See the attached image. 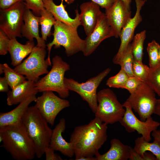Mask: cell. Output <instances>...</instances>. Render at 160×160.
Listing matches in <instances>:
<instances>
[{
    "label": "cell",
    "mask_w": 160,
    "mask_h": 160,
    "mask_svg": "<svg viewBox=\"0 0 160 160\" xmlns=\"http://www.w3.org/2000/svg\"><path fill=\"white\" fill-rule=\"evenodd\" d=\"M107 124L96 117L87 124L76 127L70 140L75 159L95 156L107 140Z\"/></svg>",
    "instance_id": "1"
},
{
    "label": "cell",
    "mask_w": 160,
    "mask_h": 160,
    "mask_svg": "<svg viewBox=\"0 0 160 160\" xmlns=\"http://www.w3.org/2000/svg\"><path fill=\"white\" fill-rule=\"evenodd\" d=\"M0 142L16 160H30L36 156L33 143L22 121L0 127Z\"/></svg>",
    "instance_id": "2"
},
{
    "label": "cell",
    "mask_w": 160,
    "mask_h": 160,
    "mask_svg": "<svg viewBox=\"0 0 160 160\" xmlns=\"http://www.w3.org/2000/svg\"><path fill=\"white\" fill-rule=\"evenodd\" d=\"M22 121L33 143L36 156L41 158L49 146L52 130L35 105L28 107Z\"/></svg>",
    "instance_id": "3"
},
{
    "label": "cell",
    "mask_w": 160,
    "mask_h": 160,
    "mask_svg": "<svg viewBox=\"0 0 160 160\" xmlns=\"http://www.w3.org/2000/svg\"><path fill=\"white\" fill-rule=\"evenodd\" d=\"M53 26V39L46 45L48 55L46 60L49 66L52 65L50 54L53 46L55 49L63 47L67 56L69 57L79 52H83L85 45V40L79 36L77 29L57 20Z\"/></svg>",
    "instance_id": "4"
},
{
    "label": "cell",
    "mask_w": 160,
    "mask_h": 160,
    "mask_svg": "<svg viewBox=\"0 0 160 160\" xmlns=\"http://www.w3.org/2000/svg\"><path fill=\"white\" fill-rule=\"evenodd\" d=\"M52 67L46 75L35 82L38 92L52 91L57 92L60 97L65 99L69 95V90L65 87L64 75L70 69L69 65L61 57L56 55L52 60Z\"/></svg>",
    "instance_id": "5"
},
{
    "label": "cell",
    "mask_w": 160,
    "mask_h": 160,
    "mask_svg": "<svg viewBox=\"0 0 160 160\" xmlns=\"http://www.w3.org/2000/svg\"><path fill=\"white\" fill-rule=\"evenodd\" d=\"M97 97L95 117L107 124L119 122L124 115L125 109L114 92L109 88L104 89L97 93Z\"/></svg>",
    "instance_id": "6"
},
{
    "label": "cell",
    "mask_w": 160,
    "mask_h": 160,
    "mask_svg": "<svg viewBox=\"0 0 160 160\" xmlns=\"http://www.w3.org/2000/svg\"><path fill=\"white\" fill-rule=\"evenodd\" d=\"M111 71V69L108 68L95 76L82 83H79L71 78L65 77L64 84L69 91L76 92L84 100L87 102L92 112L95 113L98 105L97 89Z\"/></svg>",
    "instance_id": "7"
},
{
    "label": "cell",
    "mask_w": 160,
    "mask_h": 160,
    "mask_svg": "<svg viewBox=\"0 0 160 160\" xmlns=\"http://www.w3.org/2000/svg\"><path fill=\"white\" fill-rule=\"evenodd\" d=\"M155 94L146 82H143L125 102L137 113L140 120L145 121L154 113L157 100Z\"/></svg>",
    "instance_id": "8"
},
{
    "label": "cell",
    "mask_w": 160,
    "mask_h": 160,
    "mask_svg": "<svg viewBox=\"0 0 160 160\" xmlns=\"http://www.w3.org/2000/svg\"><path fill=\"white\" fill-rule=\"evenodd\" d=\"M46 54L45 48L35 46L28 57L14 69L25 76L27 80L36 82L40 76L49 72V65L45 60Z\"/></svg>",
    "instance_id": "9"
},
{
    "label": "cell",
    "mask_w": 160,
    "mask_h": 160,
    "mask_svg": "<svg viewBox=\"0 0 160 160\" xmlns=\"http://www.w3.org/2000/svg\"><path fill=\"white\" fill-rule=\"evenodd\" d=\"M25 2L20 1L11 7L0 10V29L11 39L21 37L24 17L27 9Z\"/></svg>",
    "instance_id": "10"
},
{
    "label": "cell",
    "mask_w": 160,
    "mask_h": 160,
    "mask_svg": "<svg viewBox=\"0 0 160 160\" xmlns=\"http://www.w3.org/2000/svg\"><path fill=\"white\" fill-rule=\"evenodd\" d=\"M35 106L48 123L53 126L58 113L70 105L69 101L59 97L52 91H46L36 97Z\"/></svg>",
    "instance_id": "11"
},
{
    "label": "cell",
    "mask_w": 160,
    "mask_h": 160,
    "mask_svg": "<svg viewBox=\"0 0 160 160\" xmlns=\"http://www.w3.org/2000/svg\"><path fill=\"white\" fill-rule=\"evenodd\" d=\"M123 105L125 109L124 115L119 121L126 130L131 133L136 131L147 141L151 140V133L160 126V123L150 116L145 121L139 119L135 115L130 106L125 102Z\"/></svg>",
    "instance_id": "12"
},
{
    "label": "cell",
    "mask_w": 160,
    "mask_h": 160,
    "mask_svg": "<svg viewBox=\"0 0 160 160\" xmlns=\"http://www.w3.org/2000/svg\"><path fill=\"white\" fill-rule=\"evenodd\" d=\"M113 36L114 37V32L105 13L102 12L94 30L84 39L85 45L83 52L84 55L87 57L89 56L103 41Z\"/></svg>",
    "instance_id": "13"
},
{
    "label": "cell",
    "mask_w": 160,
    "mask_h": 160,
    "mask_svg": "<svg viewBox=\"0 0 160 160\" xmlns=\"http://www.w3.org/2000/svg\"><path fill=\"white\" fill-rule=\"evenodd\" d=\"M135 1L136 12L134 16L130 19L120 32L119 36L121 39L120 45L117 52L113 60V62L115 64H119L129 44L133 39L135 28L142 20L140 12L145 2L143 0Z\"/></svg>",
    "instance_id": "14"
},
{
    "label": "cell",
    "mask_w": 160,
    "mask_h": 160,
    "mask_svg": "<svg viewBox=\"0 0 160 160\" xmlns=\"http://www.w3.org/2000/svg\"><path fill=\"white\" fill-rule=\"evenodd\" d=\"M105 13L114 37H119L122 29L131 18L130 9L121 0H115L111 7L105 9Z\"/></svg>",
    "instance_id": "15"
},
{
    "label": "cell",
    "mask_w": 160,
    "mask_h": 160,
    "mask_svg": "<svg viewBox=\"0 0 160 160\" xmlns=\"http://www.w3.org/2000/svg\"><path fill=\"white\" fill-rule=\"evenodd\" d=\"M100 7L98 4L92 1L84 2L80 6V20L87 36L92 32L102 13Z\"/></svg>",
    "instance_id": "16"
},
{
    "label": "cell",
    "mask_w": 160,
    "mask_h": 160,
    "mask_svg": "<svg viewBox=\"0 0 160 160\" xmlns=\"http://www.w3.org/2000/svg\"><path fill=\"white\" fill-rule=\"evenodd\" d=\"M66 128V121L64 118L60 119L58 123L52 130L49 146L55 151L71 158L74 155L72 143L67 142L62 136Z\"/></svg>",
    "instance_id": "17"
},
{
    "label": "cell",
    "mask_w": 160,
    "mask_h": 160,
    "mask_svg": "<svg viewBox=\"0 0 160 160\" xmlns=\"http://www.w3.org/2000/svg\"><path fill=\"white\" fill-rule=\"evenodd\" d=\"M40 16L36 15L32 11L27 9L24 17V22L21 29L22 36L28 40L37 41L36 46L46 48L45 41L40 37L39 33V25Z\"/></svg>",
    "instance_id": "18"
},
{
    "label": "cell",
    "mask_w": 160,
    "mask_h": 160,
    "mask_svg": "<svg viewBox=\"0 0 160 160\" xmlns=\"http://www.w3.org/2000/svg\"><path fill=\"white\" fill-rule=\"evenodd\" d=\"M59 5L56 4L53 0H43L44 7L53 15L56 20L60 21L71 27L77 29L81 24L78 9L75 10L76 16L74 18L70 17L63 4L64 0H61Z\"/></svg>",
    "instance_id": "19"
},
{
    "label": "cell",
    "mask_w": 160,
    "mask_h": 160,
    "mask_svg": "<svg viewBox=\"0 0 160 160\" xmlns=\"http://www.w3.org/2000/svg\"><path fill=\"white\" fill-rule=\"evenodd\" d=\"M35 82L26 80L8 92L7 104L9 106L17 105L29 97L36 95L38 92L35 87Z\"/></svg>",
    "instance_id": "20"
},
{
    "label": "cell",
    "mask_w": 160,
    "mask_h": 160,
    "mask_svg": "<svg viewBox=\"0 0 160 160\" xmlns=\"http://www.w3.org/2000/svg\"><path fill=\"white\" fill-rule=\"evenodd\" d=\"M36 98V95L30 96L11 111L6 113H1L0 127L21 122L29 105L33 102H35Z\"/></svg>",
    "instance_id": "21"
},
{
    "label": "cell",
    "mask_w": 160,
    "mask_h": 160,
    "mask_svg": "<svg viewBox=\"0 0 160 160\" xmlns=\"http://www.w3.org/2000/svg\"><path fill=\"white\" fill-rule=\"evenodd\" d=\"M109 150L102 154L99 153L95 156L96 160H127L129 159L131 146L123 144L119 139L113 138L110 141Z\"/></svg>",
    "instance_id": "22"
},
{
    "label": "cell",
    "mask_w": 160,
    "mask_h": 160,
    "mask_svg": "<svg viewBox=\"0 0 160 160\" xmlns=\"http://www.w3.org/2000/svg\"><path fill=\"white\" fill-rule=\"evenodd\" d=\"M35 46L33 41L28 40L25 44H23L17 41L16 38L10 39L8 51L11 65L16 67L20 64L23 60L30 54Z\"/></svg>",
    "instance_id": "23"
},
{
    "label": "cell",
    "mask_w": 160,
    "mask_h": 160,
    "mask_svg": "<svg viewBox=\"0 0 160 160\" xmlns=\"http://www.w3.org/2000/svg\"><path fill=\"white\" fill-rule=\"evenodd\" d=\"M133 148L143 158L145 152H150L156 156L157 160H160V143L156 140H154L151 143L142 136L138 137L135 140Z\"/></svg>",
    "instance_id": "24"
},
{
    "label": "cell",
    "mask_w": 160,
    "mask_h": 160,
    "mask_svg": "<svg viewBox=\"0 0 160 160\" xmlns=\"http://www.w3.org/2000/svg\"><path fill=\"white\" fill-rule=\"evenodd\" d=\"M56 21L52 14L45 8L40 12L39 24L41 26V38L45 41L51 35V28Z\"/></svg>",
    "instance_id": "25"
},
{
    "label": "cell",
    "mask_w": 160,
    "mask_h": 160,
    "mask_svg": "<svg viewBox=\"0 0 160 160\" xmlns=\"http://www.w3.org/2000/svg\"><path fill=\"white\" fill-rule=\"evenodd\" d=\"M146 31L143 30L134 36L132 44L134 59L142 62L143 44L146 38Z\"/></svg>",
    "instance_id": "26"
},
{
    "label": "cell",
    "mask_w": 160,
    "mask_h": 160,
    "mask_svg": "<svg viewBox=\"0 0 160 160\" xmlns=\"http://www.w3.org/2000/svg\"><path fill=\"white\" fill-rule=\"evenodd\" d=\"M4 73L11 89L26 81L25 77L12 69L6 63L3 64Z\"/></svg>",
    "instance_id": "27"
},
{
    "label": "cell",
    "mask_w": 160,
    "mask_h": 160,
    "mask_svg": "<svg viewBox=\"0 0 160 160\" xmlns=\"http://www.w3.org/2000/svg\"><path fill=\"white\" fill-rule=\"evenodd\" d=\"M134 59L132 44L130 43L119 64L121 66V69L123 70L129 77L134 76L132 71V66Z\"/></svg>",
    "instance_id": "28"
},
{
    "label": "cell",
    "mask_w": 160,
    "mask_h": 160,
    "mask_svg": "<svg viewBox=\"0 0 160 160\" xmlns=\"http://www.w3.org/2000/svg\"><path fill=\"white\" fill-rule=\"evenodd\" d=\"M145 82L160 97V64L154 68H150L148 76Z\"/></svg>",
    "instance_id": "29"
},
{
    "label": "cell",
    "mask_w": 160,
    "mask_h": 160,
    "mask_svg": "<svg viewBox=\"0 0 160 160\" xmlns=\"http://www.w3.org/2000/svg\"><path fill=\"white\" fill-rule=\"evenodd\" d=\"M159 44L153 40L148 44L147 50L149 57V64L151 69L154 68L160 64L159 60L158 49Z\"/></svg>",
    "instance_id": "30"
},
{
    "label": "cell",
    "mask_w": 160,
    "mask_h": 160,
    "mask_svg": "<svg viewBox=\"0 0 160 160\" xmlns=\"http://www.w3.org/2000/svg\"><path fill=\"white\" fill-rule=\"evenodd\" d=\"M150 70V67L143 64L142 62L134 59L132 66L133 75L142 81H146Z\"/></svg>",
    "instance_id": "31"
},
{
    "label": "cell",
    "mask_w": 160,
    "mask_h": 160,
    "mask_svg": "<svg viewBox=\"0 0 160 160\" xmlns=\"http://www.w3.org/2000/svg\"><path fill=\"white\" fill-rule=\"evenodd\" d=\"M129 77L123 70L121 69L117 74L107 79L106 84L110 87L123 89Z\"/></svg>",
    "instance_id": "32"
},
{
    "label": "cell",
    "mask_w": 160,
    "mask_h": 160,
    "mask_svg": "<svg viewBox=\"0 0 160 160\" xmlns=\"http://www.w3.org/2000/svg\"><path fill=\"white\" fill-rule=\"evenodd\" d=\"M25 1L27 8L36 16H40V12L45 9L43 0H25Z\"/></svg>",
    "instance_id": "33"
},
{
    "label": "cell",
    "mask_w": 160,
    "mask_h": 160,
    "mask_svg": "<svg viewBox=\"0 0 160 160\" xmlns=\"http://www.w3.org/2000/svg\"><path fill=\"white\" fill-rule=\"evenodd\" d=\"M143 82L140 79L133 76L129 77L123 89H127L130 94L134 92Z\"/></svg>",
    "instance_id": "34"
},
{
    "label": "cell",
    "mask_w": 160,
    "mask_h": 160,
    "mask_svg": "<svg viewBox=\"0 0 160 160\" xmlns=\"http://www.w3.org/2000/svg\"><path fill=\"white\" fill-rule=\"evenodd\" d=\"M10 39L6 33L0 29V55H5L8 52V47Z\"/></svg>",
    "instance_id": "35"
},
{
    "label": "cell",
    "mask_w": 160,
    "mask_h": 160,
    "mask_svg": "<svg viewBox=\"0 0 160 160\" xmlns=\"http://www.w3.org/2000/svg\"><path fill=\"white\" fill-rule=\"evenodd\" d=\"M76 0H64L68 4L73 3ZM97 4L102 8L106 9L111 7L115 0H90Z\"/></svg>",
    "instance_id": "36"
},
{
    "label": "cell",
    "mask_w": 160,
    "mask_h": 160,
    "mask_svg": "<svg viewBox=\"0 0 160 160\" xmlns=\"http://www.w3.org/2000/svg\"><path fill=\"white\" fill-rule=\"evenodd\" d=\"M55 150L48 147L45 149L44 154L46 160H62V158L55 153Z\"/></svg>",
    "instance_id": "37"
},
{
    "label": "cell",
    "mask_w": 160,
    "mask_h": 160,
    "mask_svg": "<svg viewBox=\"0 0 160 160\" xmlns=\"http://www.w3.org/2000/svg\"><path fill=\"white\" fill-rule=\"evenodd\" d=\"M24 1L25 0H0V9H7L18 2Z\"/></svg>",
    "instance_id": "38"
},
{
    "label": "cell",
    "mask_w": 160,
    "mask_h": 160,
    "mask_svg": "<svg viewBox=\"0 0 160 160\" xmlns=\"http://www.w3.org/2000/svg\"><path fill=\"white\" fill-rule=\"evenodd\" d=\"M9 85L5 77L0 78V92H8Z\"/></svg>",
    "instance_id": "39"
},
{
    "label": "cell",
    "mask_w": 160,
    "mask_h": 160,
    "mask_svg": "<svg viewBox=\"0 0 160 160\" xmlns=\"http://www.w3.org/2000/svg\"><path fill=\"white\" fill-rule=\"evenodd\" d=\"M129 159L130 160H143V158L131 147H130Z\"/></svg>",
    "instance_id": "40"
},
{
    "label": "cell",
    "mask_w": 160,
    "mask_h": 160,
    "mask_svg": "<svg viewBox=\"0 0 160 160\" xmlns=\"http://www.w3.org/2000/svg\"><path fill=\"white\" fill-rule=\"evenodd\" d=\"M144 160H156V156L151 153L145 152L144 154Z\"/></svg>",
    "instance_id": "41"
},
{
    "label": "cell",
    "mask_w": 160,
    "mask_h": 160,
    "mask_svg": "<svg viewBox=\"0 0 160 160\" xmlns=\"http://www.w3.org/2000/svg\"><path fill=\"white\" fill-rule=\"evenodd\" d=\"M151 135L154 140H157L160 143V129H156L153 131L151 133Z\"/></svg>",
    "instance_id": "42"
},
{
    "label": "cell",
    "mask_w": 160,
    "mask_h": 160,
    "mask_svg": "<svg viewBox=\"0 0 160 160\" xmlns=\"http://www.w3.org/2000/svg\"><path fill=\"white\" fill-rule=\"evenodd\" d=\"M154 114L157 115L160 117V98L157 100Z\"/></svg>",
    "instance_id": "43"
},
{
    "label": "cell",
    "mask_w": 160,
    "mask_h": 160,
    "mask_svg": "<svg viewBox=\"0 0 160 160\" xmlns=\"http://www.w3.org/2000/svg\"><path fill=\"white\" fill-rule=\"evenodd\" d=\"M124 4L129 9H130V4L131 0H121Z\"/></svg>",
    "instance_id": "44"
},
{
    "label": "cell",
    "mask_w": 160,
    "mask_h": 160,
    "mask_svg": "<svg viewBox=\"0 0 160 160\" xmlns=\"http://www.w3.org/2000/svg\"><path fill=\"white\" fill-rule=\"evenodd\" d=\"M4 73V68L3 64H0V74Z\"/></svg>",
    "instance_id": "45"
},
{
    "label": "cell",
    "mask_w": 160,
    "mask_h": 160,
    "mask_svg": "<svg viewBox=\"0 0 160 160\" xmlns=\"http://www.w3.org/2000/svg\"><path fill=\"white\" fill-rule=\"evenodd\" d=\"M158 54L159 63L160 64V46H159L158 49Z\"/></svg>",
    "instance_id": "46"
},
{
    "label": "cell",
    "mask_w": 160,
    "mask_h": 160,
    "mask_svg": "<svg viewBox=\"0 0 160 160\" xmlns=\"http://www.w3.org/2000/svg\"><path fill=\"white\" fill-rule=\"evenodd\" d=\"M143 0V1H145V2L146 1H147V0Z\"/></svg>",
    "instance_id": "47"
}]
</instances>
